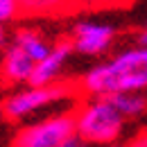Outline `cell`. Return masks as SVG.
I'll return each mask as SVG.
<instances>
[{
	"mask_svg": "<svg viewBox=\"0 0 147 147\" xmlns=\"http://www.w3.org/2000/svg\"><path fill=\"white\" fill-rule=\"evenodd\" d=\"M66 38L70 41L75 55L86 57V59H100L113 52L120 38V27L97 16H84L70 25Z\"/></svg>",
	"mask_w": 147,
	"mask_h": 147,
	"instance_id": "5",
	"label": "cell"
},
{
	"mask_svg": "<svg viewBox=\"0 0 147 147\" xmlns=\"http://www.w3.org/2000/svg\"><path fill=\"white\" fill-rule=\"evenodd\" d=\"M129 0H70L73 11H102V9H115L127 5Z\"/></svg>",
	"mask_w": 147,
	"mask_h": 147,
	"instance_id": "9",
	"label": "cell"
},
{
	"mask_svg": "<svg viewBox=\"0 0 147 147\" xmlns=\"http://www.w3.org/2000/svg\"><path fill=\"white\" fill-rule=\"evenodd\" d=\"M59 147H88V145H86V143H84V140H82L77 134H73L70 138H66V140H63Z\"/></svg>",
	"mask_w": 147,
	"mask_h": 147,
	"instance_id": "12",
	"label": "cell"
},
{
	"mask_svg": "<svg viewBox=\"0 0 147 147\" xmlns=\"http://www.w3.org/2000/svg\"><path fill=\"white\" fill-rule=\"evenodd\" d=\"M79 95L147 91V45L131 43L93 61L75 82Z\"/></svg>",
	"mask_w": 147,
	"mask_h": 147,
	"instance_id": "1",
	"label": "cell"
},
{
	"mask_svg": "<svg viewBox=\"0 0 147 147\" xmlns=\"http://www.w3.org/2000/svg\"><path fill=\"white\" fill-rule=\"evenodd\" d=\"M0 120H5V115H2V107H0Z\"/></svg>",
	"mask_w": 147,
	"mask_h": 147,
	"instance_id": "16",
	"label": "cell"
},
{
	"mask_svg": "<svg viewBox=\"0 0 147 147\" xmlns=\"http://www.w3.org/2000/svg\"><path fill=\"white\" fill-rule=\"evenodd\" d=\"M23 5V16L30 18H48V16H61L73 11L70 0H20Z\"/></svg>",
	"mask_w": 147,
	"mask_h": 147,
	"instance_id": "8",
	"label": "cell"
},
{
	"mask_svg": "<svg viewBox=\"0 0 147 147\" xmlns=\"http://www.w3.org/2000/svg\"><path fill=\"white\" fill-rule=\"evenodd\" d=\"M75 134L88 147L122 143L129 120L115 107L111 95H82L73 104Z\"/></svg>",
	"mask_w": 147,
	"mask_h": 147,
	"instance_id": "2",
	"label": "cell"
},
{
	"mask_svg": "<svg viewBox=\"0 0 147 147\" xmlns=\"http://www.w3.org/2000/svg\"><path fill=\"white\" fill-rule=\"evenodd\" d=\"M127 147H147V129L138 131V134L127 143Z\"/></svg>",
	"mask_w": 147,
	"mask_h": 147,
	"instance_id": "11",
	"label": "cell"
},
{
	"mask_svg": "<svg viewBox=\"0 0 147 147\" xmlns=\"http://www.w3.org/2000/svg\"><path fill=\"white\" fill-rule=\"evenodd\" d=\"M23 16L20 0H0V25H14Z\"/></svg>",
	"mask_w": 147,
	"mask_h": 147,
	"instance_id": "10",
	"label": "cell"
},
{
	"mask_svg": "<svg viewBox=\"0 0 147 147\" xmlns=\"http://www.w3.org/2000/svg\"><path fill=\"white\" fill-rule=\"evenodd\" d=\"M73 57H75V50L70 45V41L66 36L57 38L52 50L48 52V57L36 63L30 84H57V82H63Z\"/></svg>",
	"mask_w": 147,
	"mask_h": 147,
	"instance_id": "6",
	"label": "cell"
},
{
	"mask_svg": "<svg viewBox=\"0 0 147 147\" xmlns=\"http://www.w3.org/2000/svg\"><path fill=\"white\" fill-rule=\"evenodd\" d=\"M73 134L75 115L70 107V109H59L55 113H45L34 120L23 122L14 131L9 147H59Z\"/></svg>",
	"mask_w": 147,
	"mask_h": 147,
	"instance_id": "4",
	"label": "cell"
},
{
	"mask_svg": "<svg viewBox=\"0 0 147 147\" xmlns=\"http://www.w3.org/2000/svg\"><path fill=\"white\" fill-rule=\"evenodd\" d=\"M115 107L122 111V115L131 120H140L147 115V93L145 91H131V93H115L111 95Z\"/></svg>",
	"mask_w": 147,
	"mask_h": 147,
	"instance_id": "7",
	"label": "cell"
},
{
	"mask_svg": "<svg viewBox=\"0 0 147 147\" xmlns=\"http://www.w3.org/2000/svg\"><path fill=\"white\" fill-rule=\"evenodd\" d=\"M9 38H11L9 25H0V50H5V45L9 43Z\"/></svg>",
	"mask_w": 147,
	"mask_h": 147,
	"instance_id": "13",
	"label": "cell"
},
{
	"mask_svg": "<svg viewBox=\"0 0 147 147\" xmlns=\"http://www.w3.org/2000/svg\"><path fill=\"white\" fill-rule=\"evenodd\" d=\"M136 43H140V45H147V18L143 20L140 30L136 32Z\"/></svg>",
	"mask_w": 147,
	"mask_h": 147,
	"instance_id": "14",
	"label": "cell"
},
{
	"mask_svg": "<svg viewBox=\"0 0 147 147\" xmlns=\"http://www.w3.org/2000/svg\"><path fill=\"white\" fill-rule=\"evenodd\" d=\"M104 147H127V145H122V143H115V145H104Z\"/></svg>",
	"mask_w": 147,
	"mask_h": 147,
	"instance_id": "15",
	"label": "cell"
},
{
	"mask_svg": "<svg viewBox=\"0 0 147 147\" xmlns=\"http://www.w3.org/2000/svg\"><path fill=\"white\" fill-rule=\"evenodd\" d=\"M77 86L75 82H57V84H25L18 88H11L9 95L0 102L2 115L7 122L23 125L27 120H34L38 115H45L50 109H70L77 102Z\"/></svg>",
	"mask_w": 147,
	"mask_h": 147,
	"instance_id": "3",
	"label": "cell"
}]
</instances>
